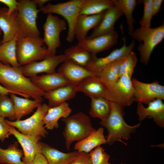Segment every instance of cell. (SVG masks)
<instances>
[{"label": "cell", "instance_id": "6da1fadb", "mask_svg": "<svg viewBox=\"0 0 164 164\" xmlns=\"http://www.w3.org/2000/svg\"><path fill=\"white\" fill-rule=\"evenodd\" d=\"M0 84L15 94L25 98L31 97L40 103L45 93L35 85L30 78L23 74L21 67H12L1 61Z\"/></svg>", "mask_w": 164, "mask_h": 164}, {"label": "cell", "instance_id": "7a4b0ae2", "mask_svg": "<svg viewBox=\"0 0 164 164\" xmlns=\"http://www.w3.org/2000/svg\"><path fill=\"white\" fill-rule=\"evenodd\" d=\"M110 102L111 110L109 115L100 123L108 130V134L105 137L107 143L111 145L118 141L127 145L122 140L130 139V134L136 131L140 123L133 126L128 125L124 119L123 107L116 103Z\"/></svg>", "mask_w": 164, "mask_h": 164}, {"label": "cell", "instance_id": "3957f363", "mask_svg": "<svg viewBox=\"0 0 164 164\" xmlns=\"http://www.w3.org/2000/svg\"><path fill=\"white\" fill-rule=\"evenodd\" d=\"M61 120L65 125L63 135L66 148L68 151L72 143L82 140L96 130L92 125L90 117L81 112L62 118Z\"/></svg>", "mask_w": 164, "mask_h": 164}, {"label": "cell", "instance_id": "277c9868", "mask_svg": "<svg viewBox=\"0 0 164 164\" xmlns=\"http://www.w3.org/2000/svg\"><path fill=\"white\" fill-rule=\"evenodd\" d=\"M43 45V39L40 37L18 36L16 56L19 64L24 66L51 55Z\"/></svg>", "mask_w": 164, "mask_h": 164}, {"label": "cell", "instance_id": "5b68a950", "mask_svg": "<svg viewBox=\"0 0 164 164\" xmlns=\"http://www.w3.org/2000/svg\"><path fill=\"white\" fill-rule=\"evenodd\" d=\"M134 39L143 42L137 47L140 62L147 65L154 48L164 38V24L155 28L136 29L130 35Z\"/></svg>", "mask_w": 164, "mask_h": 164}, {"label": "cell", "instance_id": "8992f818", "mask_svg": "<svg viewBox=\"0 0 164 164\" xmlns=\"http://www.w3.org/2000/svg\"><path fill=\"white\" fill-rule=\"evenodd\" d=\"M84 0H71L64 2L48 4L39 10L43 13H55L63 17L68 26L66 40L71 43L75 36V27L77 17Z\"/></svg>", "mask_w": 164, "mask_h": 164}, {"label": "cell", "instance_id": "52a82bcc", "mask_svg": "<svg viewBox=\"0 0 164 164\" xmlns=\"http://www.w3.org/2000/svg\"><path fill=\"white\" fill-rule=\"evenodd\" d=\"M49 108L46 104H41L33 114L26 119L15 121L5 120L9 125L17 128L18 131L23 134L45 137L48 132L44 126L43 118Z\"/></svg>", "mask_w": 164, "mask_h": 164}, {"label": "cell", "instance_id": "ba28073f", "mask_svg": "<svg viewBox=\"0 0 164 164\" xmlns=\"http://www.w3.org/2000/svg\"><path fill=\"white\" fill-rule=\"evenodd\" d=\"M18 2L17 10L19 22L25 36L40 37L36 25L39 9L32 0H21Z\"/></svg>", "mask_w": 164, "mask_h": 164}, {"label": "cell", "instance_id": "9c48e42d", "mask_svg": "<svg viewBox=\"0 0 164 164\" xmlns=\"http://www.w3.org/2000/svg\"><path fill=\"white\" fill-rule=\"evenodd\" d=\"M132 79L123 75L112 87L106 88L105 97L122 106H128L134 101L135 92Z\"/></svg>", "mask_w": 164, "mask_h": 164}, {"label": "cell", "instance_id": "30bf717a", "mask_svg": "<svg viewBox=\"0 0 164 164\" xmlns=\"http://www.w3.org/2000/svg\"><path fill=\"white\" fill-rule=\"evenodd\" d=\"M66 26L64 19H61L51 14H48L43 26L44 35L43 39L44 43L47 46V50L51 55H56V49L61 44L60 34L66 29Z\"/></svg>", "mask_w": 164, "mask_h": 164}, {"label": "cell", "instance_id": "8fae6325", "mask_svg": "<svg viewBox=\"0 0 164 164\" xmlns=\"http://www.w3.org/2000/svg\"><path fill=\"white\" fill-rule=\"evenodd\" d=\"M123 44L122 47L114 50L105 57L98 58L96 55H92L91 60L84 67L97 76L107 65L126 56L132 51L135 45V41L133 40L127 46L125 38H123Z\"/></svg>", "mask_w": 164, "mask_h": 164}, {"label": "cell", "instance_id": "7c38bea8", "mask_svg": "<svg viewBox=\"0 0 164 164\" xmlns=\"http://www.w3.org/2000/svg\"><path fill=\"white\" fill-rule=\"evenodd\" d=\"M135 92L134 101L148 104L157 98L164 100V86L155 80L150 83L141 82L135 78L132 79Z\"/></svg>", "mask_w": 164, "mask_h": 164}, {"label": "cell", "instance_id": "4fadbf2b", "mask_svg": "<svg viewBox=\"0 0 164 164\" xmlns=\"http://www.w3.org/2000/svg\"><path fill=\"white\" fill-rule=\"evenodd\" d=\"M69 59L65 54L50 55L39 62L34 61L21 67L23 74L30 78L43 73L49 74L56 72L57 66Z\"/></svg>", "mask_w": 164, "mask_h": 164}, {"label": "cell", "instance_id": "5bb4252c", "mask_svg": "<svg viewBox=\"0 0 164 164\" xmlns=\"http://www.w3.org/2000/svg\"><path fill=\"white\" fill-rule=\"evenodd\" d=\"M9 131L10 135L15 137L22 148L24 156L22 162L26 164H31L36 154L42 153L41 146L39 141L42 137L23 134L17 131L14 127L10 126Z\"/></svg>", "mask_w": 164, "mask_h": 164}, {"label": "cell", "instance_id": "9a60e30c", "mask_svg": "<svg viewBox=\"0 0 164 164\" xmlns=\"http://www.w3.org/2000/svg\"><path fill=\"white\" fill-rule=\"evenodd\" d=\"M8 8H0V29L3 32L2 43L13 39L17 36H25L19 22L17 10L10 15L7 13Z\"/></svg>", "mask_w": 164, "mask_h": 164}, {"label": "cell", "instance_id": "2e32d148", "mask_svg": "<svg viewBox=\"0 0 164 164\" xmlns=\"http://www.w3.org/2000/svg\"><path fill=\"white\" fill-rule=\"evenodd\" d=\"M118 36V32L115 30L108 34L91 39H85L77 44L91 55H96L101 51L109 50L117 44Z\"/></svg>", "mask_w": 164, "mask_h": 164}, {"label": "cell", "instance_id": "e0dca14e", "mask_svg": "<svg viewBox=\"0 0 164 164\" xmlns=\"http://www.w3.org/2000/svg\"><path fill=\"white\" fill-rule=\"evenodd\" d=\"M70 84L77 86L84 79L96 76L85 67L80 66L68 59L62 63L57 70Z\"/></svg>", "mask_w": 164, "mask_h": 164}, {"label": "cell", "instance_id": "ac0fdd59", "mask_svg": "<svg viewBox=\"0 0 164 164\" xmlns=\"http://www.w3.org/2000/svg\"><path fill=\"white\" fill-rule=\"evenodd\" d=\"M136 113L138 120L141 121L148 117L152 118L155 123L160 127H164V104L162 100L157 98L150 102L147 107L138 102Z\"/></svg>", "mask_w": 164, "mask_h": 164}, {"label": "cell", "instance_id": "d6986e66", "mask_svg": "<svg viewBox=\"0 0 164 164\" xmlns=\"http://www.w3.org/2000/svg\"><path fill=\"white\" fill-rule=\"evenodd\" d=\"M123 15L121 11L115 5L106 10L100 23L86 39H91L113 32L115 31V22Z\"/></svg>", "mask_w": 164, "mask_h": 164}, {"label": "cell", "instance_id": "ffe728a7", "mask_svg": "<svg viewBox=\"0 0 164 164\" xmlns=\"http://www.w3.org/2000/svg\"><path fill=\"white\" fill-rule=\"evenodd\" d=\"M30 78L35 85L45 92L70 84L62 74L56 72L39 76L37 75Z\"/></svg>", "mask_w": 164, "mask_h": 164}, {"label": "cell", "instance_id": "44dd1931", "mask_svg": "<svg viewBox=\"0 0 164 164\" xmlns=\"http://www.w3.org/2000/svg\"><path fill=\"white\" fill-rule=\"evenodd\" d=\"M105 11L94 15H79L75 27V36L78 43L86 39L87 32L90 29H94L99 24Z\"/></svg>", "mask_w": 164, "mask_h": 164}, {"label": "cell", "instance_id": "7402d4cb", "mask_svg": "<svg viewBox=\"0 0 164 164\" xmlns=\"http://www.w3.org/2000/svg\"><path fill=\"white\" fill-rule=\"evenodd\" d=\"M77 92L76 86L71 84L45 92L44 98L48 100L50 107H54L73 98Z\"/></svg>", "mask_w": 164, "mask_h": 164}, {"label": "cell", "instance_id": "603a6c76", "mask_svg": "<svg viewBox=\"0 0 164 164\" xmlns=\"http://www.w3.org/2000/svg\"><path fill=\"white\" fill-rule=\"evenodd\" d=\"M77 92H80L90 97H105L106 87L99 77L94 76L82 81L76 86Z\"/></svg>", "mask_w": 164, "mask_h": 164}, {"label": "cell", "instance_id": "cb8c5ba5", "mask_svg": "<svg viewBox=\"0 0 164 164\" xmlns=\"http://www.w3.org/2000/svg\"><path fill=\"white\" fill-rule=\"evenodd\" d=\"M42 153L45 156L49 164H69L77 155L78 152L68 153L61 152L48 145L40 142Z\"/></svg>", "mask_w": 164, "mask_h": 164}, {"label": "cell", "instance_id": "d4e9b609", "mask_svg": "<svg viewBox=\"0 0 164 164\" xmlns=\"http://www.w3.org/2000/svg\"><path fill=\"white\" fill-rule=\"evenodd\" d=\"M104 133L103 128L96 129L85 138L76 143L74 149L78 152L89 153L96 147L107 143Z\"/></svg>", "mask_w": 164, "mask_h": 164}, {"label": "cell", "instance_id": "484cf974", "mask_svg": "<svg viewBox=\"0 0 164 164\" xmlns=\"http://www.w3.org/2000/svg\"><path fill=\"white\" fill-rule=\"evenodd\" d=\"M72 111L68 104L66 102L56 107H49L43 118L45 128L51 130L54 128H58V121L59 119L61 118H66L69 117Z\"/></svg>", "mask_w": 164, "mask_h": 164}, {"label": "cell", "instance_id": "4316f807", "mask_svg": "<svg viewBox=\"0 0 164 164\" xmlns=\"http://www.w3.org/2000/svg\"><path fill=\"white\" fill-rule=\"evenodd\" d=\"M10 96L14 102L15 118L16 120H20L23 117L29 114L41 104L36 100L18 97L14 94H10Z\"/></svg>", "mask_w": 164, "mask_h": 164}, {"label": "cell", "instance_id": "83f0119b", "mask_svg": "<svg viewBox=\"0 0 164 164\" xmlns=\"http://www.w3.org/2000/svg\"><path fill=\"white\" fill-rule=\"evenodd\" d=\"M18 36L8 42L0 44V61L14 67L22 66L18 63L16 56V41Z\"/></svg>", "mask_w": 164, "mask_h": 164}, {"label": "cell", "instance_id": "f1b7e54d", "mask_svg": "<svg viewBox=\"0 0 164 164\" xmlns=\"http://www.w3.org/2000/svg\"><path fill=\"white\" fill-rule=\"evenodd\" d=\"M90 115L93 118L104 120L109 115L111 110L110 101L105 97H98L91 98Z\"/></svg>", "mask_w": 164, "mask_h": 164}, {"label": "cell", "instance_id": "f546056e", "mask_svg": "<svg viewBox=\"0 0 164 164\" xmlns=\"http://www.w3.org/2000/svg\"><path fill=\"white\" fill-rule=\"evenodd\" d=\"M125 57L107 65L97 75L106 88L112 87L118 81L119 78L120 66Z\"/></svg>", "mask_w": 164, "mask_h": 164}, {"label": "cell", "instance_id": "4dcf8cb0", "mask_svg": "<svg viewBox=\"0 0 164 164\" xmlns=\"http://www.w3.org/2000/svg\"><path fill=\"white\" fill-rule=\"evenodd\" d=\"M22 150L19 148L17 142L10 145L6 149L0 147V164H26L21 160Z\"/></svg>", "mask_w": 164, "mask_h": 164}, {"label": "cell", "instance_id": "1f68e13d", "mask_svg": "<svg viewBox=\"0 0 164 164\" xmlns=\"http://www.w3.org/2000/svg\"><path fill=\"white\" fill-rule=\"evenodd\" d=\"M112 0H84L80 14L91 15L102 12L114 5Z\"/></svg>", "mask_w": 164, "mask_h": 164}, {"label": "cell", "instance_id": "d6a6232c", "mask_svg": "<svg viewBox=\"0 0 164 164\" xmlns=\"http://www.w3.org/2000/svg\"><path fill=\"white\" fill-rule=\"evenodd\" d=\"M114 5L124 14L128 25V33L130 35L134 30L135 20L133 13L137 4L135 0H112Z\"/></svg>", "mask_w": 164, "mask_h": 164}, {"label": "cell", "instance_id": "836d02e7", "mask_svg": "<svg viewBox=\"0 0 164 164\" xmlns=\"http://www.w3.org/2000/svg\"><path fill=\"white\" fill-rule=\"evenodd\" d=\"M64 54L76 64L85 67L90 61L92 55L78 44L67 48Z\"/></svg>", "mask_w": 164, "mask_h": 164}, {"label": "cell", "instance_id": "e575fe53", "mask_svg": "<svg viewBox=\"0 0 164 164\" xmlns=\"http://www.w3.org/2000/svg\"><path fill=\"white\" fill-rule=\"evenodd\" d=\"M0 116L11 121L15 120L13 101L7 95L0 94Z\"/></svg>", "mask_w": 164, "mask_h": 164}, {"label": "cell", "instance_id": "d590c367", "mask_svg": "<svg viewBox=\"0 0 164 164\" xmlns=\"http://www.w3.org/2000/svg\"><path fill=\"white\" fill-rule=\"evenodd\" d=\"M137 62L135 53L132 51L121 64L119 69V77L125 75L132 79Z\"/></svg>", "mask_w": 164, "mask_h": 164}, {"label": "cell", "instance_id": "8d00e7d4", "mask_svg": "<svg viewBox=\"0 0 164 164\" xmlns=\"http://www.w3.org/2000/svg\"><path fill=\"white\" fill-rule=\"evenodd\" d=\"M89 153L93 164H111L109 162L110 155L100 146L96 147Z\"/></svg>", "mask_w": 164, "mask_h": 164}, {"label": "cell", "instance_id": "74e56055", "mask_svg": "<svg viewBox=\"0 0 164 164\" xmlns=\"http://www.w3.org/2000/svg\"><path fill=\"white\" fill-rule=\"evenodd\" d=\"M152 0H144L142 1L144 5V11L143 16L139 21L142 28H150L151 21L153 16L152 9Z\"/></svg>", "mask_w": 164, "mask_h": 164}, {"label": "cell", "instance_id": "f35d334b", "mask_svg": "<svg viewBox=\"0 0 164 164\" xmlns=\"http://www.w3.org/2000/svg\"><path fill=\"white\" fill-rule=\"evenodd\" d=\"M78 152L75 159L69 164H93L89 153Z\"/></svg>", "mask_w": 164, "mask_h": 164}, {"label": "cell", "instance_id": "ab89813d", "mask_svg": "<svg viewBox=\"0 0 164 164\" xmlns=\"http://www.w3.org/2000/svg\"><path fill=\"white\" fill-rule=\"evenodd\" d=\"M10 126L6 122L5 118L0 116V140L3 141L10 135L9 128Z\"/></svg>", "mask_w": 164, "mask_h": 164}, {"label": "cell", "instance_id": "60d3db41", "mask_svg": "<svg viewBox=\"0 0 164 164\" xmlns=\"http://www.w3.org/2000/svg\"><path fill=\"white\" fill-rule=\"evenodd\" d=\"M0 3L7 6V13L9 15L17 10L18 2L15 0H0Z\"/></svg>", "mask_w": 164, "mask_h": 164}, {"label": "cell", "instance_id": "b9f144b4", "mask_svg": "<svg viewBox=\"0 0 164 164\" xmlns=\"http://www.w3.org/2000/svg\"><path fill=\"white\" fill-rule=\"evenodd\" d=\"M31 164H49L47 159L42 153H37Z\"/></svg>", "mask_w": 164, "mask_h": 164}, {"label": "cell", "instance_id": "7bdbcfd3", "mask_svg": "<svg viewBox=\"0 0 164 164\" xmlns=\"http://www.w3.org/2000/svg\"><path fill=\"white\" fill-rule=\"evenodd\" d=\"M163 1L162 0H152V9L153 16L159 12Z\"/></svg>", "mask_w": 164, "mask_h": 164}, {"label": "cell", "instance_id": "ee69618b", "mask_svg": "<svg viewBox=\"0 0 164 164\" xmlns=\"http://www.w3.org/2000/svg\"><path fill=\"white\" fill-rule=\"evenodd\" d=\"M32 1L37 5H38L40 9L44 6V5L45 3L49 1L48 0H33Z\"/></svg>", "mask_w": 164, "mask_h": 164}, {"label": "cell", "instance_id": "f6af8a7d", "mask_svg": "<svg viewBox=\"0 0 164 164\" xmlns=\"http://www.w3.org/2000/svg\"><path fill=\"white\" fill-rule=\"evenodd\" d=\"M13 93L12 92L6 89L0 84V94L8 95Z\"/></svg>", "mask_w": 164, "mask_h": 164}, {"label": "cell", "instance_id": "bcb514c9", "mask_svg": "<svg viewBox=\"0 0 164 164\" xmlns=\"http://www.w3.org/2000/svg\"><path fill=\"white\" fill-rule=\"evenodd\" d=\"M2 31L1 30V29H0V36L1 35V33H2ZM0 42H1V41H0Z\"/></svg>", "mask_w": 164, "mask_h": 164}, {"label": "cell", "instance_id": "7dc6e473", "mask_svg": "<svg viewBox=\"0 0 164 164\" xmlns=\"http://www.w3.org/2000/svg\"><path fill=\"white\" fill-rule=\"evenodd\" d=\"M121 164H126L124 163H121Z\"/></svg>", "mask_w": 164, "mask_h": 164}]
</instances>
